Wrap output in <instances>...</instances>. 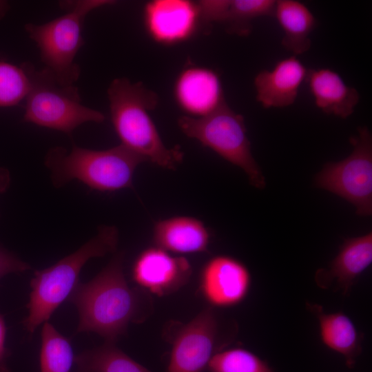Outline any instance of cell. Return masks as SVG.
Returning <instances> with one entry per match:
<instances>
[{"label": "cell", "mask_w": 372, "mask_h": 372, "mask_svg": "<svg viewBox=\"0 0 372 372\" xmlns=\"http://www.w3.org/2000/svg\"><path fill=\"white\" fill-rule=\"evenodd\" d=\"M123 253H118L96 276L78 283L68 298L76 307L77 333L94 332L115 342L131 322L145 318L142 291L131 288L123 273Z\"/></svg>", "instance_id": "1"}, {"label": "cell", "mask_w": 372, "mask_h": 372, "mask_svg": "<svg viewBox=\"0 0 372 372\" xmlns=\"http://www.w3.org/2000/svg\"><path fill=\"white\" fill-rule=\"evenodd\" d=\"M107 96L111 121L123 145L146 161L175 169L183 159L180 147L168 148L149 114L158 102V95L142 83L126 78L112 81Z\"/></svg>", "instance_id": "2"}, {"label": "cell", "mask_w": 372, "mask_h": 372, "mask_svg": "<svg viewBox=\"0 0 372 372\" xmlns=\"http://www.w3.org/2000/svg\"><path fill=\"white\" fill-rule=\"evenodd\" d=\"M118 242V231L116 227L101 226L97 235L78 250L48 268L34 271L26 305L28 314L23 321L30 334L41 324L47 322L59 305L69 298L79 283L84 265L90 258L114 252Z\"/></svg>", "instance_id": "3"}, {"label": "cell", "mask_w": 372, "mask_h": 372, "mask_svg": "<svg viewBox=\"0 0 372 372\" xmlns=\"http://www.w3.org/2000/svg\"><path fill=\"white\" fill-rule=\"evenodd\" d=\"M146 160L120 144L105 150L74 145L70 152L56 147L47 154L45 164L56 186L78 180L90 189L112 192L133 187L138 165Z\"/></svg>", "instance_id": "4"}, {"label": "cell", "mask_w": 372, "mask_h": 372, "mask_svg": "<svg viewBox=\"0 0 372 372\" xmlns=\"http://www.w3.org/2000/svg\"><path fill=\"white\" fill-rule=\"evenodd\" d=\"M114 3L108 0L63 1L60 4L67 11L65 14L43 24L25 25L39 50L43 69L58 83L74 85L80 76V67L74 60L84 44L82 31L86 16L96 8Z\"/></svg>", "instance_id": "5"}, {"label": "cell", "mask_w": 372, "mask_h": 372, "mask_svg": "<svg viewBox=\"0 0 372 372\" xmlns=\"http://www.w3.org/2000/svg\"><path fill=\"white\" fill-rule=\"evenodd\" d=\"M24 68L30 81L23 119L25 122L71 134L86 122H103V113L81 103L74 85H62L45 70H37L31 64Z\"/></svg>", "instance_id": "6"}, {"label": "cell", "mask_w": 372, "mask_h": 372, "mask_svg": "<svg viewBox=\"0 0 372 372\" xmlns=\"http://www.w3.org/2000/svg\"><path fill=\"white\" fill-rule=\"evenodd\" d=\"M178 125L187 136L242 169L251 185L260 189L265 187V178L251 154L245 119L227 103L204 117L182 116Z\"/></svg>", "instance_id": "7"}, {"label": "cell", "mask_w": 372, "mask_h": 372, "mask_svg": "<svg viewBox=\"0 0 372 372\" xmlns=\"http://www.w3.org/2000/svg\"><path fill=\"white\" fill-rule=\"evenodd\" d=\"M351 154L338 162L327 163L316 176L318 188L345 199L361 216L372 214V135L366 127H360L350 138Z\"/></svg>", "instance_id": "8"}, {"label": "cell", "mask_w": 372, "mask_h": 372, "mask_svg": "<svg viewBox=\"0 0 372 372\" xmlns=\"http://www.w3.org/2000/svg\"><path fill=\"white\" fill-rule=\"evenodd\" d=\"M220 325L211 307L182 325L173 341L167 372H203L223 347Z\"/></svg>", "instance_id": "9"}, {"label": "cell", "mask_w": 372, "mask_h": 372, "mask_svg": "<svg viewBox=\"0 0 372 372\" xmlns=\"http://www.w3.org/2000/svg\"><path fill=\"white\" fill-rule=\"evenodd\" d=\"M200 21L197 2L189 0H153L143 9L147 34L162 45H175L189 39Z\"/></svg>", "instance_id": "10"}, {"label": "cell", "mask_w": 372, "mask_h": 372, "mask_svg": "<svg viewBox=\"0 0 372 372\" xmlns=\"http://www.w3.org/2000/svg\"><path fill=\"white\" fill-rule=\"evenodd\" d=\"M251 276L246 265L231 256H216L203 266L200 274V290L212 306L229 307L247 296Z\"/></svg>", "instance_id": "11"}, {"label": "cell", "mask_w": 372, "mask_h": 372, "mask_svg": "<svg viewBox=\"0 0 372 372\" xmlns=\"http://www.w3.org/2000/svg\"><path fill=\"white\" fill-rule=\"evenodd\" d=\"M192 273V266L186 258L173 256L155 246L142 251L132 269L134 281L158 296L177 291L188 282Z\"/></svg>", "instance_id": "12"}, {"label": "cell", "mask_w": 372, "mask_h": 372, "mask_svg": "<svg viewBox=\"0 0 372 372\" xmlns=\"http://www.w3.org/2000/svg\"><path fill=\"white\" fill-rule=\"evenodd\" d=\"M174 96L187 116L200 118L225 105V95L218 73L208 68L191 65L177 76Z\"/></svg>", "instance_id": "13"}, {"label": "cell", "mask_w": 372, "mask_h": 372, "mask_svg": "<svg viewBox=\"0 0 372 372\" xmlns=\"http://www.w3.org/2000/svg\"><path fill=\"white\" fill-rule=\"evenodd\" d=\"M372 263V232L347 238L340 247L336 256L327 269H320L315 281L322 289L335 284V289L348 295L358 277Z\"/></svg>", "instance_id": "14"}, {"label": "cell", "mask_w": 372, "mask_h": 372, "mask_svg": "<svg viewBox=\"0 0 372 372\" xmlns=\"http://www.w3.org/2000/svg\"><path fill=\"white\" fill-rule=\"evenodd\" d=\"M308 70L296 55L279 60L271 70H260L254 80L257 101L264 108L292 105Z\"/></svg>", "instance_id": "15"}, {"label": "cell", "mask_w": 372, "mask_h": 372, "mask_svg": "<svg viewBox=\"0 0 372 372\" xmlns=\"http://www.w3.org/2000/svg\"><path fill=\"white\" fill-rule=\"evenodd\" d=\"M306 307L318 320L323 344L342 355L348 368H353L362 351L363 335L353 320L342 311L327 313L316 303L307 302Z\"/></svg>", "instance_id": "16"}, {"label": "cell", "mask_w": 372, "mask_h": 372, "mask_svg": "<svg viewBox=\"0 0 372 372\" xmlns=\"http://www.w3.org/2000/svg\"><path fill=\"white\" fill-rule=\"evenodd\" d=\"M305 81L316 105L327 114L346 118L353 113L360 101L358 91L330 68L309 70Z\"/></svg>", "instance_id": "17"}, {"label": "cell", "mask_w": 372, "mask_h": 372, "mask_svg": "<svg viewBox=\"0 0 372 372\" xmlns=\"http://www.w3.org/2000/svg\"><path fill=\"white\" fill-rule=\"evenodd\" d=\"M152 238L155 247L167 252L194 254L207 252L210 234L200 220L178 216L155 223Z\"/></svg>", "instance_id": "18"}, {"label": "cell", "mask_w": 372, "mask_h": 372, "mask_svg": "<svg viewBox=\"0 0 372 372\" xmlns=\"http://www.w3.org/2000/svg\"><path fill=\"white\" fill-rule=\"evenodd\" d=\"M284 35L282 45L294 55L308 51L311 45L310 35L317 20L310 9L295 0H277L273 15Z\"/></svg>", "instance_id": "19"}, {"label": "cell", "mask_w": 372, "mask_h": 372, "mask_svg": "<svg viewBox=\"0 0 372 372\" xmlns=\"http://www.w3.org/2000/svg\"><path fill=\"white\" fill-rule=\"evenodd\" d=\"M76 372H151L116 347L105 341L74 357Z\"/></svg>", "instance_id": "20"}, {"label": "cell", "mask_w": 372, "mask_h": 372, "mask_svg": "<svg viewBox=\"0 0 372 372\" xmlns=\"http://www.w3.org/2000/svg\"><path fill=\"white\" fill-rule=\"evenodd\" d=\"M275 6V0H226L220 22L229 33L247 37L252 31V21L273 16Z\"/></svg>", "instance_id": "21"}, {"label": "cell", "mask_w": 372, "mask_h": 372, "mask_svg": "<svg viewBox=\"0 0 372 372\" xmlns=\"http://www.w3.org/2000/svg\"><path fill=\"white\" fill-rule=\"evenodd\" d=\"M74 357L70 340L45 322L41 330L40 372H70Z\"/></svg>", "instance_id": "22"}, {"label": "cell", "mask_w": 372, "mask_h": 372, "mask_svg": "<svg viewBox=\"0 0 372 372\" xmlns=\"http://www.w3.org/2000/svg\"><path fill=\"white\" fill-rule=\"evenodd\" d=\"M207 369L209 372H274L266 360L242 348L218 351Z\"/></svg>", "instance_id": "23"}, {"label": "cell", "mask_w": 372, "mask_h": 372, "mask_svg": "<svg viewBox=\"0 0 372 372\" xmlns=\"http://www.w3.org/2000/svg\"><path fill=\"white\" fill-rule=\"evenodd\" d=\"M30 89L24 68L0 61V107L16 105L26 99Z\"/></svg>", "instance_id": "24"}, {"label": "cell", "mask_w": 372, "mask_h": 372, "mask_svg": "<svg viewBox=\"0 0 372 372\" xmlns=\"http://www.w3.org/2000/svg\"><path fill=\"white\" fill-rule=\"evenodd\" d=\"M31 269L26 262L0 246V280L11 273L23 272Z\"/></svg>", "instance_id": "25"}, {"label": "cell", "mask_w": 372, "mask_h": 372, "mask_svg": "<svg viewBox=\"0 0 372 372\" xmlns=\"http://www.w3.org/2000/svg\"><path fill=\"white\" fill-rule=\"evenodd\" d=\"M6 330L4 318L0 313V372H10L7 362L10 352L6 347Z\"/></svg>", "instance_id": "26"}]
</instances>
